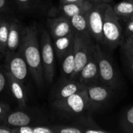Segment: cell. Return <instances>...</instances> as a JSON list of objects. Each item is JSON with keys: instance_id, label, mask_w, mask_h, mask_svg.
Returning a JSON list of instances; mask_svg holds the SVG:
<instances>
[{"instance_id": "obj_21", "label": "cell", "mask_w": 133, "mask_h": 133, "mask_svg": "<svg viewBox=\"0 0 133 133\" xmlns=\"http://www.w3.org/2000/svg\"><path fill=\"white\" fill-rule=\"evenodd\" d=\"M72 27L76 34H86L88 31V23L87 12L83 14H79L69 18Z\"/></svg>"}, {"instance_id": "obj_4", "label": "cell", "mask_w": 133, "mask_h": 133, "mask_svg": "<svg viewBox=\"0 0 133 133\" xmlns=\"http://www.w3.org/2000/svg\"><path fill=\"white\" fill-rule=\"evenodd\" d=\"M94 51L99 69L100 82L115 90L119 85V78L110 56L98 44H94Z\"/></svg>"}, {"instance_id": "obj_31", "label": "cell", "mask_w": 133, "mask_h": 133, "mask_svg": "<svg viewBox=\"0 0 133 133\" xmlns=\"http://www.w3.org/2000/svg\"><path fill=\"white\" fill-rule=\"evenodd\" d=\"M9 9V0H0V12H6Z\"/></svg>"}, {"instance_id": "obj_36", "label": "cell", "mask_w": 133, "mask_h": 133, "mask_svg": "<svg viewBox=\"0 0 133 133\" xmlns=\"http://www.w3.org/2000/svg\"><path fill=\"white\" fill-rule=\"evenodd\" d=\"M4 58L3 55H2V49H1V46H0V61Z\"/></svg>"}, {"instance_id": "obj_27", "label": "cell", "mask_w": 133, "mask_h": 133, "mask_svg": "<svg viewBox=\"0 0 133 133\" xmlns=\"http://www.w3.org/2000/svg\"><path fill=\"white\" fill-rule=\"evenodd\" d=\"M8 87V79L5 67L0 66V94H2Z\"/></svg>"}, {"instance_id": "obj_10", "label": "cell", "mask_w": 133, "mask_h": 133, "mask_svg": "<svg viewBox=\"0 0 133 133\" xmlns=\"http://www.w3.org/2000/svg\"><path fill=\"white\" fill-rule=\"evenodd\" d=\"M39 115L37 113L29 111L18 110L11 111L10 110L0 122L12 128L41 124L43 121H41Z\"/></svg>"}, {"instance_id": "obj_3", "label": "cell", "mask_w": 133, "mask_h": 133, "mask_svg": "<svg viewBox=\"0 0 133 133\" xmlns=\"http://www.w3.org/2000/svg\"><path fill=\"white\" fill-rule=\"evenodd\" d=\"M119 20L112 6L107 4L103 24V38L104 45L110 49L118 48L123 41V29L119 23Z\"/></svg>"}, {"instance_id": "obj_8", "label": "cell", "mask_w": 133, "mask_h": 133, "mask_svg": "<svg viewBox=\"0 0 133 133\" xmlns=\"http://www.w3.org/2000/svg\"><path fill=\"white\" fill-rule=\"evenodd\" d=\"M86 90L88 97L89 111H94L111 100L115 90L102 83H97L87 86Z\"/></svg>"}, {"instance_id": "obj_16", "label": "cell", "mask_w": 133, "mask_h": 133, "mask_svg": "<svg viewBox=\"0 0 133 133\" xmlns=\"http://www.w3.org/2000/svg\"><path fill=\"white\" fill-rule=\"evenodd\" d=\"M94 3L88 0L75 3L59 4L58 12L60 14L59 16H63L69 19L73 16L87 12L91 9Z\"/></svg>"}, {"instance_id": "obj_20", "label": "cell", "mask_w": 133, "mask_h": 133, "mask_svg": "<svg viewBox=\"0 0 133 133\" xmlns=\"http://www.w3.org/2000/svg\"><path fill=\"white\" fill-rule=\"evenodd\" d=\"M62 78L72 79L75 69V56L73 47L65 55L62 60Z\"/></svg>"}, {"instance_id": "obj_15", "label": "cell", "mask_w": 133, "mask_h": 133, "mask_svg": "<svg viewBox=\"0 0 133 133\" xmlns=\"http://www.w3.org/2000/svg\"><path fill=\"white\" fill-rule=\"evenodd\" d=\"M23 29L24 26L16 20H11L9 22L7 39V52H16L19 50L22 42Z\"/></svg>"}, {"instance_id": "obj_28", "label": "cell", "mask_w": 133, "mask_h": 133, "mask_svg": "<svg viewBox=\"0 0 133 133\" xmlns=\"http://www.w3.org/2000/svg\"><path fill=\"white\" fill-rule=\"evenodd\" d=\"M125 26L123 30V40L133 35V18L131 17L129 19L125 21Z\"/></svg>"}, {"instance_id": "obj_12", "label": "cell", "mask_w": 133, "mask_h": 133, "mask_svg": "<svg viewBox=\"0 0 133 133\" xmlns=\"http://www.w3.org/2000/svg\"><path fill=\"white\" fill-rule=\"evenodd\" d=\"M77 80L86 87L91 84L101 83L99 77V69L94 51H93L87 62L80 71Z\"/></svg>"}, {"instance_id": "obj_19", "label": "cell", "mask_w": 133, "mask_h": 133, "mask_svg": "<svg viewBox=\"0 0 133 133\" xmlns=\"http://www.w3.org/2000/svg\"><path fill=\"white\" fill-rule=\"evenodd\" d=\"M113 10L119 19L126 21L133 16V0H123L113 6Z\"/></svg>"}, {"instance_id": "obj_32", "label": "cell", "mask_w": 133, "mask_h": 133, "mask_svg": "<svg viewBox=\"0 0 133 133\" xmlns=\"http://www.w3.org/2000/svg\"><path fill=\"white\" fill-rule=\"evenodd\" d=\"M0 133H12V128L0 122Z\"/></svg>"}, {"instance_id": "obj_11", "label": "cell", "mask_w": 133, "mask_h": 133, "mask_svg": "<svg viewBox=\"0 0 133 133\" xmlns=\"http://www.w3.org/2000/svg\"><path fill=\"white\" fill-rule=\"evenodd\" d=\"M86 87L78 80L62 78L52 89L51 94V101L69 97L85 90Z\"/></svg>"}, {"instance_id": "obj_30", "label": "cell", "mask_w": 133, "mask_h": 133, "mask_svg": "<svg viewBox=\"0 0 133 133\" xmlns=\"http://www.w3.org/2000/svg\"><path fill=\"white\" fill-rule=\"evenodd\" d=\"M10 106L8 104L0 102V121L5 116V115L10 111Z\"/></svg>"}, {"instance_id": "obj_33", "label": "cell", "mask_w": 133, "mask_h": 133, "mask_svg": "<svg viewBox=\"0 0 133 133\" xmlns=\"http://www.w3.org/2000/svg\"><path fill=\"white\" fill-rule=\"evenodd\" d=\"M19 5L23 6V7H26V6H29L31 2H32V0H15Z\"/></svg>"}, {"instance_id": "obj_9", "label": "cell", "mask_w": 133, "mask_h": 133, "mask_svg": "<svg viewBox=\"0 0 133 133\" xmlns=\"http://www.w3.org/2000/svg\"><path fill=\"white\" fill-rule=\"evenodd\" d=\"M5 70L10 73L15 79L25 84L29 69L26 62L19 51L6 52L5 55Z\"/></svg>"}, {"instance_id": "obj_18", "label": "cell", "mask_w": 133, "mask_h": 133, "mask_svg": "<svg viewBox=\"0 0 133 133\" xmlns=\"http://www.w3.org/2000/svg\"><path fill=\"white\" fill-rule=\"evenodd\" d=\"M75 38V32L65 35L63 37H58L52 41L53 48L55 54L59 60H62L65 55L69 51V50L73 47Z\"/></svg>"}, {"instance_id": "obj_25", "label": "cell", "mask_w": 133, "mask_h": 133, "mask_svg": "<svg viewBox=\"0 0 133 133\" xmlns=\"http://www.w3.org/2000/svg\"><path fill=\"white\" fill-rule=\"evenodd\" d=\"M31 133H54L51 125L37 124L32 125Z\"/></svg>"}, {"instance_id": "obj_34", "label": "cell", "mask_w": 133, "mask_h": 133, "mask_svg": "<svg viewBox=\"0 0 133 133\" xmlns=\"http://www.w3.org/2000/svg\"><path fill=\"white\" fill-rule=\"evenodd\" d=\"M88 1L91 2L94 4H102V3L110 4L111 2H113V0H88Z\"/></svg>"}, {"instance_id": "obj_14", "label": "cell", "mask_w": 133, "mask_h": 133, "mask_svg": "<svg viewBox=\"0 0 133 133\" xmlns=\"http://www.w3.org/2000/svg\"><path fill=\"white\" fill-rule=\"evenodd\" d=\"M5 72L8 79V87L13 99L20 108H26L27 104V94L25 84L15 79L6 70Z\"/></svg>"}, {"instance_id": "obj_37", "label": "cell", "mask_w": 133, "mask_h": 133, "mask_svg": "<svg viewBox=\"0 0 133 133\" xmlns=\"http://www.w3.org/2000/svg\"><path fill=\"white\" fill-rule=\"evenodd\" d=\"M132 18H133V16H132Z\"/></svg>"}, {"instance_id": "obj_5", "label": "cell", "mask_w": 133, "mask_h": 133, "mask_svg": "<svg viewBox=\"0 0 133 133\" xmlns=\"http://www.w3.org/2000/svg\"><path fill=\"white\" fill-rule=\"evenodd\" d=\"M94 45L92 37L89 33L76 34L74 38V56H75V69L72 79L77 80L79 74L83 67L87 62L94 51Z\"/></svg>"}, {"instance_id": "obj_29", "label": "cell", "mask_w": 133, "mask_h": 133, "mask_svg": "<svg viewBox=\"0 0 133 133\" xmlns=\"http://www.w3.org/2000/svg\"><path fill=\"white\" fill-rule=\"evenodd\" d=\"M122 48H128L133 50V35L124 39L122 41V43L121 44Z\"/></svg>"}, {"instance_id": "obj_17", "label": "cell", "mask_w": 133, "mask_h": 133, "mask_svg": "<svg viewBox=\"0 0 133 133\" xmlns=\"http://www.w3.org/2000/svg\"><path fill=\"white\" fill-rule=\"evenodd\" d=\"M72 125H75L79 127L83 133H110L111 131H108L104 129L101 126H100L94 119L90 116V115L84 114L80 115L73 120Z\"/></svg>"}, {"instance_id": "obj_2", "label": "cell", "mask_w": 133, "mask_h": 133, "mask_svg": "<svg viewBox=\"0 0 133 133\" xmlns=\"http://www.w3.org/2000/svg\"><path fill=\"white\" fill-rule=\"evenodd\" d=\"M51 102L53 110L59 116L66 119L74 120L89 111L86 89L65 98L55 100Z\"/></svg>"}, {"instance_id": "obj_13", "label": "cell", "mask_w": 133, "mask_h": 133, "mask_svg": "<svg viewBox=\"0 0 133 133\" xmlns=\"http://www.w3.org/2000/svg\"><path fill=\"white\" fill-rule=\"evenodd\" d=\"M48 25L50 29V35L52 41L74 31L69 19L63 16L48 19Z\"/></svg>"}, {"instance_id": "obj_23", "label": "cell", "mask_w": 133, "mask_h": 133, "mask_svg": "<svg viewBox=\"0 0 133 133\" xmlns=\"http://www.w3.org/2000/svg\"><path fill=\"white\" fill-rule=\"evenodd\" d=\"M9 20L4 18H0V46L2 55H5L7 52V39L9 28Z\"/></svg>"}, {"instance_id": "obj_6", "label": "cell", "mask_w": 133, "mask_h": 133, "mask_svg": "<svg viewBox=\"0 0 133 133\" xmlns=\"http://www.w3.org/2000/svg\"><path fill=\"white\" fill-rule=\"evenodd\" d=\"M40 44L44 80L50 84L53 82L55 74V54L51 37L46 30H41Z\"/></svg>"}, {"instance_id": "obj_1", "label": "cell", "mask_w": 133, "mask_h": 133, "mask_svg": "<svg viewBox=\"0 0 133 133\" xmlns=\"http://www.w3.org/2000/svg\"><path fill=\"white\" fill-rule=\"evenodd\" d=\"M17 51H19L25 59L29 72L37 87L40 90L43 89L45 80L41 61L38 30L35 25L24 27L22 42Z\"/></svg>"}, {"instance_id": "obj_7", "label": "cell", "mask_w": 133, "mask_h": 133, "mask_svg": "<svg viewBox=\"0 0 133 133\" xmlns=\"http://www.w3.org/2000/svg\"><path fill=\"white\" fill-rule=\"evenodd\" d=\"M107 4H94L91 9L87 12L88 31L92 39L98 44L104 45L103 24L104 12Z\"/></svg>"}, {"instance_id": "obj_26", "label": "cell", "mask_w": 133, "mask_h": 133, "mask_svg": "<svg viewBox=\"0 0 133 133\" xmlns=\"http://www.w3.org/2000/svg\"><path fill=\"white\" fill-rule=\"evenodd\" d=\"M124 59L129 66V69L133 73V50L128 48H122Z\"/></svg>"}, {"instance_id": "obj_35", "label": "cell", "mask_w": 133, "mask_h": 133, "mask_svg": "<svg viewBox=\"0 0 133 133\" xmlns=\"http://www.w3.org/2000/svg\"><path fill=\"white\" fill-rule=\"evenodd\" d=\"M84 0H59V4H67V3H75L80 2Z\"/></svg>"}, {"instance_id": "obj_24", "label": "cell", "mask_w": 133, "mask_h": 133, "mask_svg": "<svg viewBox=\"0 0 133 133\" xmlns=\"http://www.w3.org/2000/svg\"><path fill=\"white\" fill-rule=\"evenodd\" d=\"M54 133H83L82 129L75 125H51Z\"/></svg>"}, {"instance_id": "obj_22", "label": "cell", "mask_w": 133, "mask_h": 133, "mask_svg": "<svg viewBox=\"0 0 133 133\" xmlns=\"http://www.w3.org/2000/svg\"><path fill=\"white\" fill-rule=\"evenodd\" d=\"M119 125L122 132L133 133V106L129 108L122 115Z\"/></svg>"}]
</instances>
